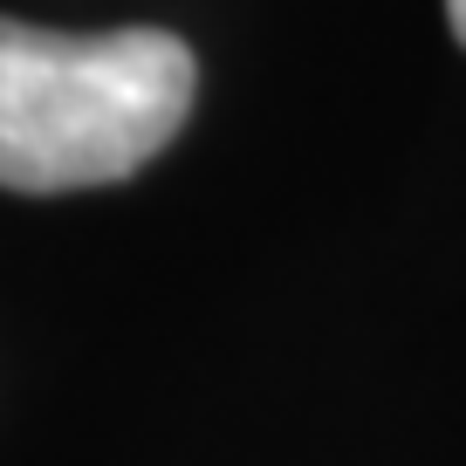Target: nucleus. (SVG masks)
I'll use <instances>...</instances> for the list:
<instances>
[{
	"instance_id": "obj_1",
	"label": "nucleus",
	"mask_w": 466,
	"mask_h": 466,
	"mask_svg": "<svg viewBox=\"0 0 466 466\" xmlns=\"http://www.w3.org/2000/svg\"><path fill=\"white\" fill-rule=\"evenodd\" d=\"M192 96L199 62L165 28L62 35L0 15V186H116L186 131Z\"/></svg>"
},
{
	"instance_id": "obj_2",
	"label": "nucleus",
	"mask_w": 466,
	"mask_h": 466,
	"mask_svg": "<svg viewBox=\"0 0 466 466\" xmlns=\"http://www.w3.org/2000/svg\"><path fill=\"white\" fill-rule=\"evenodd\" d=\"M446 21H452V35L466 42V0H446Z\"/></svg>"
}]
</instances>
